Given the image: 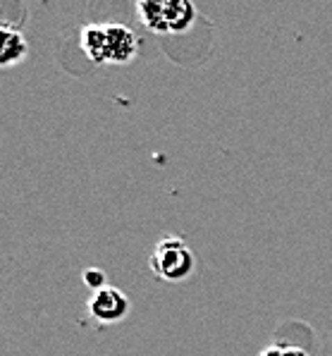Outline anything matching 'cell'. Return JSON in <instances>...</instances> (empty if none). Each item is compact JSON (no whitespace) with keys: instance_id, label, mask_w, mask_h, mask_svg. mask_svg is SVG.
<instances>
[{"instance_id":"cell-1","label":"cell","mask_w":332,"mask_h":356,"mask_svg":"<svg viewBox=\"0 0 332 356\" xmlns=\"http://www.w3.org/2000/svg\"><path fill=\"white\" fill-rule=\"evenodd\" d=\"M84 56L96 65H127L137 58L139 38L124 24H86L79 31Z\"/></svg>"},{"instance_id":"cell-2","label":"cell","mask_w":332,"mask_h":356,"mask_svg":"<svg viewBox=\"0 0 332 356\" xmlns=\"http://www.w3.org/2000/svg\"><path fill=\"white\" fill-rule=\"evenodd\" d=\"M139 22L153 34H184L196 22L192 0H137Z\"/></svg>"},{"instance_id":"cell-3","label":"cell","mask_w":332,"mask_h":356,"mask_svg":"<svg viewBox=\"0 0 332 356\" xmlns=\"http://www.w3.org/2000/svg\"><path fill=\"white\" fill-rule=\"evenodd\" d=\"M149 268L158 280L177 284V282H184L187 277H192V273L196 268V256L184 239L165 237L153 246V251H151Z\"/></svg>"},{"instance_id":"cell-4","label":"cell","mask_w":332,"mask_h":356,"mask_svg":"<svg viewBox=\"0 0 332 356\" xmlns=\"http://www.w3.org/2000/svg\"><path fill=\"white\" fill-rule=\"evenodd\" d=\"M86 311H89V318L98 325H117L132 314V301L122 289L103 287L91 292L89 301H86Z\"/></svg>"},{"instance_id":"cell-5","label":"cell","mask_w":332,"mask_h":356,"mask_svg":"<svg viewBox=\"0 0 332 356\" xmlns=\"http://www.w3.org/2000/svg\"><path fill=\"white\" fill-rule=\"evenodd\" d=\"M26 56H29V43L22 36V31L3 26L0 29V65L13 67V65L24 63Z\"/></svg>"},{"instance_id":"cell-6","label":"cell","mask_w":332,"mask_h":356,"mask_svg":"<svg viewBox=\"0 0 332 356\" xmlns=\"http://www.w3.org/2000/svg\"><path fill=\"white\" fill-rule=\"evenodd\" d=\"M84 284L91 289V292H96V289H103V287H108V277H106V273L101 270V268H96V266H91V268H86L84 270Z\"/></svg>"},{"instance_id":"cell-7","label":"cell","mask_w":332,"mask_h":356,"mask_svg":"<svg viewBox=\"0 0 332 356\" xmlns=\"http://www.w3.org/2000/svg\"><path fill=\"white\" fill-rule=\"evenodd\" d=\"M258 356H285V344H268Z\"/></svg>"},{"instance_id":"cell-8","label":"cell","mask_w":332,"mask_h":356,"mask_svg":"<svg viewBox=\"0 0 332 356\" xmlns=\"http://www.w3.org/2000/svg\"><path fill=\"white\" fill-rule=\"evenodd\" d=\"M285 356H311V354L301 347H285Z\"/></svg>"}]
</instances>
